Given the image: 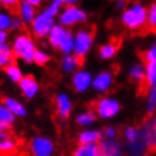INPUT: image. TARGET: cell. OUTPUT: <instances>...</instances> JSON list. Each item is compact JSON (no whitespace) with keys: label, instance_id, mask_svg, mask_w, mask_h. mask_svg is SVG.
I'll use <instances>...</instances> for the list:
<instances>
[{"label":"cell","instance_id":"cell-4","mask_svg":"<svg viewBox=\"0 0 156 156\" xmlns=\"http://www.w3.org/2000/svg\"><path fill=\"white\" fill-rule=\"evenodd\" d=\"M23 142L13 139L9 130L0 131V155H15L20 150Z\"/></svg>","mask_w":156,"mask_h":156},{"label":"cell","instance_id":"cell-7","mask_svg":"<svg viewBox=\"0 0 156 156\" xmlns=\"http://www.w3.org/2000/svg\"><path fill=\"white\" fill-rule=\"evenodd\" d=\"M52 28H53L52 17L48 16V15H45V13L40 15V16L33 21V32L36 33L37 37L46 36V34L50 32V29Z\"/></svg>","mask_w":156,"mask_h":156},{"label":"cell","instance_id":"cell-32","mask_svg":"<svg viewBox=\"0 0 156 156\" xmlns=\"http://www.w3.org/2000/svg\"><path fill=\"white\" fill-rule=\"evenodd\" d=\"M139 54H140V58L144 61V64H148L150 61L156 60V44H155V46L151 50L144 52V53H139Z\"/></svg>","mask_w":156,"mask_h":156},{"label":"cell","instance_id":"cell-38","mask_svg":"<svg viewBox=\"0 0 156 156\" xmlns=\"http://www.w3.org/2000/svg\"><path fill=\"white\" fill-rule=\"evenodd\" d=\"M5 38H7V33L4 32V30H0V45L4 44Z\"/></svg>","mask_w":156,"mask_h":156},{"label":"cell","instance_id":"cell-23","mask_svg":"<svg viewBox=\"0 0 156 156\" xmlns=\"http://www.w3.org/2000/svg\"><path fill=\"white\" fill-rule=\"evenodd\" d=\"M103 136V134L101 132H97V131H86V132H82L80 135V143L83 144V143H97L98 140Z\"/></svg>","mask_w":156,"mask_h":156},{"label":"cell","instance_id":"cell-19","mask_svg":"<svg viewBox=\"0 0 156 156\" xmlns=\"http://www.w3.org/2000/svg\"><path fill=\"white\" fill-rule=\"evenodd\" d=\"M70 108H72V105H70L68 97H66L65 94L58 97L57 98V110H58L60 116H62V118H68Z\"/></svg>","mask_w":156,"mask_h":156},{"label":"cell","instance_id":"cell-3","mask_svg":"<svg viewBox=\"0 0 156 156\" xmlns=\"http://www.w3.org/2000/svg\"><path fill=\"white\" fill-rule=\"evenodd\" d=\"M34 45L28 36H19L15 41V56L24 58L27 62H32L34 58Z\"/></svg>","mask_w":156,"mask_h":156},{"label":"cell","instance_id":"cell-30","mask_svg":"<svg viewBox=\"0 0 156 156\" xmlns=\"http://www.w3.org/2000/svg\"><path fill=\"white\" fill-rule=\"evenodd\" d=\"M5 72L11 77V80H13L15 82H19V81L21 80V73H20V70H19V68L16 66V64L8 65V68L5 69Z\"/></svg>","mask_w":156,"mask_h":156},{"label":"cell","instance_id":"cell-6","mask_svg":"<svg viewBox=\"0 0 156 156\" xmlns=\"http://www.w3.org/2000/svg\"><path fill=\"white\" fill-rule=\"evenodd\" d=\"M94 38V30H82L77 34L76 42H74V53L77 56H85L91 45Z\"/></svg>","mask_w":156,"mask_h":156},{"label":"cell","instance_id":"cell-8","mask_svg":"<svg viewBox=\"0 0 156 156\" xmlns=\"http://www.w3.org/2000/svg\"><path fill=\"white\" fill-rule=\"evenodd\" d=\"M30 150L34 155L38 156H48L53 152V144L50 143L48 139L42 138H36L33 139V142L30 143Z\"/></svg>","mask_w":156,"mask_h":156},{"label":"cell","instance_id":"cell-9","mask_svg":"<svg viewBox=\"0 0 156 156\" xmlns=\"http://www.w3.org/2000/svg\"><path fill=\"white\" fill-rule=\"evenodd\" d=\"M85 19H86L85 12L77 9L76 7H68L61 16V23L62 24H66V25H72L77 21H83Z\"/></svg>","mask_w":156,"mask_h":156},{"label":"cell","instance_id":"cell-36","mask_svg":"<svg viewBox=\"0 0 156 156\" xmlns=\"http://www.w3.org/2000/svg\"><path fill=\"white\" fill-rule=\"evenodd\" d=\"M139 136V132L134 130V128H127V131H126V138L128 142H131V140H135L136 138Z\"/></svg>","mask_w":156,"mask_h":156},{"label":"cell","instance_id":"cell-41","mask_svg":"<svg viewBox=\"0 0 156 156\" xmlns=\"http://www.w3.org/2000/svg\"><path fill=\"white\" fill-rule=\"evenodd\" d=\"M62 3H65V4H74V3H77V0H62Z\"/></svg>","mask_w":156,"mask_h":156},{"label":"cell","instance_id":"cell-11","mask_svg":"<svg viewBox=\"0 0 156 156\" xmlns=\"http://www.w3.org/2000/svg\"><path fill=\"white\" fill-rule=\"evenodd\" d=\"M122 148L115 140H105L99 143V155H120Z\"/></svg>","mask_w":156,"mask_h":156},{"label":"cell","instance_id":"cell-5","mask_svg":"<svg viewBox=\"0 0 156 156\" xmlns=\"http://www.w3.org/2000/svg\"><path fill=\"white\" fill-rule=\"evenodd\" d=\"M90 106L98 112L102 118H111L119 111V103L112 99H101L90 103Z\"/></svg>","mask_w":156,"mask_h":156},{"label":"cell","instance_id":"cell-12","mask_svg":"<svg viewBox=\"0 0 156 156\" xmlns=\"http://www.w3.org/2000/svg\"><path fill=\"white\" fill-rule=\"evenodd\" d=\"M90 74L89 73H85V72H80L74 76V80H73V83H74V87H76L77 91H83L86 90L87 86L90 85Z\"/></svg>","mask_w":156,"mask_h":156},{"label":"cell","instance_id":"cell-22","mask_svg":"<svg viewBox=\"0 0 156 156\" xmlns=\"http://www.w3.org/2000/svg\"><path fill=\"white\" fill-rule=\"evenodd\" d=\"M128 151L131 152V154H143L144 151H146V143H144V140L140 138V135L136 138L135 140H131V142H128Z\"/></svg>","mask_w":156,"mask_h":156},{"label":"cell","instance_id":"cell-18","mask_svg":"<svg viewBox=\"0 0 156 156\" xmlns=\"http://www.w3.org/2000/svg\"><path fill=\"white\" fill-rule=\"evenodd\" d=\"M11 64H15V56L7 45H0V66L4 68Z\"/></svg>","mask_w":156,"mask_h":156},{"label":"cell","instance_id":"cell-20","mask_svg":"<svg viewBox=\"0 0 156 156\" xmlns=\"http://www.w3.org/2000/svg\"><path fill=\"white\" fill-rule=\"evenodd\" d=\"M66 34V30L61 27H53L52 28V32H50V42L54 48H60L62 40H64Z\"/></svg>","mask_w":156,"mask_h":156},{"label":"cell","instance_id":"cell-25","mask_svg":"<svg viewBox=\"0 0 156 156\" xmlns=\"http://www.w3.org/2000/svg\"><path fill=\"white\" fill-rule=\"evenodd\" d=\"M21 16L23 19L27 21V23H30L33 20V16H34V9L30 3L28 2H24L21 4Z\"/></svg>","mask_w":156,"mask_h":156},{"label":"cell","instance_id":"cell-14","mask_svg":"<svg viewBox=\"0 0 156 156\" xmlns=\"http://www.w3.org/2000/svg\"><path fill=\"white\" fill-rule=\"evenodd\" d=\"M119 46H120V40H119V38H115V37L111 38L110 44H107V45H105V46L101 48V50H99L101 57H102V58H110V57H112L116 53V50H118Z\"/></svg>","mask_w":156,"mask_h":156},{"label":"cell","instance_id":"cell-31","mask_svg":"<svg viewBox=\"0 0 156 156\" xmlns=\"http://www.w3.org/2000/svg\"><path fill=\"white\" fill-rule=\"evenodd\" d=\"M95 120V115L93 114L91 111H87V112H85V114L82 115H80L77 118V122L80 123V124H83V126H86V124H90L93 123Z\"/></svg>","mask_w":156,"mask_h":156},{"label":"cell","instance_id":"cell-15","mask_svg":"<svg viewBox=\"0 0 156 156\" xmlns=\"http://www.w3.org/2000/svg\"><path fill=\"white\" fill-rule=\"evenodd\" d=\"M74 155L80 156V155H87V156H95L99 155V144L94 143H83L81 144V147H78V150L74 152Z\"/></svg>","mask_w":156,"mask_h":156},{"label":"cell","instance_id":"cell-13","mask_svg":"<svg viewBox=\"0 0 156 156\" xmlns=\"http://www.w3.org/2000/svg\"><path fill=\"white\" fill-rule=\"evenodd\" d=\"M13 123V115L12 111L8 110V108H4L0 106V131L4 130H9L11 126Z\"/></svg>","mask_w":156,"mask_h":156},{"label":"cell","instance_id":"cell-21","mask_svg":"<svg viewBox=\"0 0 156 156\" xmlns=\"http://www.w3.org/2000/svg\"><path fill=\"white\" fill-rule=\"evenodd\" d=\"M2 102L4 103V106L8 108V110H11L12 112H15L16 115H25V108L23 107V105H20L19 102H16V101L11 99V98H2Z\"/></svg>","mask_w":156,"mask_h":156},{"label":"cell","instance_id":"cell-26","mask_svg":"<svg viewBox=\"0 0 156 156\" xmlns=\"http://www.w3.org/2000/svg\"><path fill=\"white\" fill-rule=\"evenodd\" d=\"M147 81H148V83L151 85H154V82L156 81V60L154 61H150L147 64Z\"/></svg>","mask_w":156,"mask_h":156},{"label":"cell","instance_id":"cell-10","mask_svg":"<svg viewBox=\"0 0 156 156\" xmlns=\"http://www.w3.org/2000/svg\"><path fill=\"white\" fill-rule=\"evenodd\" d=\"M20 86H21V90L24 93V95L28 97V98H32L38 90V85L32 76H27L24 78H21Z\"/></svg>","mask_w":156,"mask_h":156},{"label":"cell","instance_id":"cell-27","mask_svg":"<svg viewBox=\"0 0 156 156\" xmlns=\"http://www.w3.org/2000/svg\"><path fill=\"white\" fill-rule=\"evenodd\" d=\"M4 4V7L12 15H19L21 12V7L19 5V0H0Z\"/></svg>","mask_w":156,"mask_h":156},{"label":"cell","instance_id":"cell-1","mask_svg":"<svg viewBox=\"0 0 156 156\" xmlns=\"http://www.w3.org/2000/svg\"><path fill=\"white\" fill-rule=\"evenodd\" d=\"M147 11L142 5L136 4L132 8L127 9L123 15V23L127 28L140 33H148V27H147Z\"/></svg>","mask_w":156,"mask_h":156},{"label":"cell","instance_id":"cell-17","mask_svg":"<svg viewBox=\"0 0 156 156\" xmlns=\"http://www.w3.org/2000/svg\"><path fill=\"white\" fill-rule=\"evenodd\" d=\"M83 65V56H66L64 58V69L66 72H70V70L76 69V68H80V66Z\"/></svg>","mask_w":156,"mask_h":156},{"label":"cell","instance_id":"cell-35","mask_svg":"<svg viewBox=\"0 0 156 156\" xmlns=\"http://www.w3.org/2000/svg\"><path fill=\"white\" fill-rule=\"evenodd\" d=\"M61 3H62V0H56V2H54L53 4H52V7L46 9L44 13L48 15V16H50V17H53L54 15L58 12V8H60V4H61Z\"/></svg>","mask_w":156,"mask_h":156},{"label":"cell","instance_id":"cell-2","mask_svg":"<svg viewBox=\"0 0 156 156\" xmlns=\"http://www.w3.org/2000/svg\"><path fill=\"white\" fill-rule=\"evenodd\" d=\"M139 135L146 143L147 150L150 152H156V115L144 122Z\"/></svg>","mask_w":156,"mask_h":156},{"label":"cell","instance_id":"cell-39","mask_svg":"<svg viewBox=\"0 0 156 156\" xmlns=\"http://www.w3.org/2000/svg\"><path fill=\"white\" fill-rule=\"evenodd\" d=\"M106 135L108 136V138H114V136H115V130H114V128H107Z\"/></svg>","mask_w":156,"mask_h":156},{"label":"cell","instance_id":"cell-16","mask_svg":"<svg viewBox=\"0 0 156 156\" xmlns=\"http://www.w3.org/2000/svg\"><path fill=\"white\" fill-rule=\"evenodd\" d=\"M112 82V76L110 73H102L94 80V87L99 91L107 90Z\"/></svg>","mask_w":156,"mask_h":156},{"label":"cell","instance_id":"cell-37","mask_svg":"<svg viewBox=\"0 0 156 156\" xmlns=\"http://www.w3.org/2000/svg\"><path fill=\"white\" fill-rule=\"evenodd\" d=\"M11 27H12V28H20V27H21V21L19 20V19H13V20H12V25H11Z\"/></svg>","mask_w":156,"mask_h":156},{"label":"cell","instance_id":"cell-33","mask_svg":"<svg viewBox=\"0 0 156 156\" xmlns=\"http://www.w3.org/2000/svg\"><path fill=\"white\" fill-rule=\"evenodd\" d=\"M33 61H36L38 65H45L46 62L49 61V56H48V54H45L44 52L36 50V52H34V58H33Z\"/></svg>","mask_w":156,"mask_h":156},{"label":"cell","instance_id":"cell-24","mask_svg":"<svg viewBox=\"0 0 156 156\" xmlns=\"http://www.w3.org/2000/svg\"><path fill=\"white\" fill-rule=\"evenodd\" d=\"M147 27L150 32L156 33V4H152L150 7L147 15Z\"/></svg>","mask_w":156,"mask_h":156},{"label":"cell","instance_id":"cell-40","mask_svg":"<svg viewBox=\"0 0 156 156\" xmlns=\"http://www.w3.org/2000/svg\"><path fill=\"white\" fill-rule=\"evenodd\" d=\"M25 2L30 3V4H32V5H38V4H40V2H41V0H25Z\"/></svg>","mask_w":156,"mask_h":156},{"label":"cell","instance_id":"cell-34","mask_svg":"<svg viewBox=\"0 0 156 156\" xmlns=\"http://www.w3.org/2000/svg\"><path fill=\"white\" fill-rule=\"evenodd\" d=\"M12 25V20L4 13H0V30H5Z\"/></svg>","mask_w":156,"mask_h":156},{"label":"cell","instance_id":"cell-28","mask_svg":"<svg viewBox=\"0 0 156 156\" xmlns=\"http://www.w3.org/2000/svg\"><path fill=\"white\" fill-rule=\"evenodd\" d=\"M148 114H152L156 110V81L154 82V85L151 86V91H150V98H148Z\"/></svg>","mask_w":156,"mask_h":156},{"label":"cell","instance_id":"cell-29","mask_svg":"<svg viewBox=\"0 0 156 156\" xmlns=\"http://www.w3.org/2000/svg\"><path fill=\"white\" fill-rule=\"evenodd\" d=\"M60 48L62 49V52L65 53H69L70 50H72V48H74V44H73V36L70 32H66L64 40H62Z\"/></svg>","mask_w":156,"mask_h":156},{"label":"cell","instance_id":"cell-42","mask_svg":"<svg viewBox=\"0 0 156 156\" xmlns=\"http://www.w3.org/2000/svg\"><path fill=\"white\" fill-rule=\"evenodd\" d=\"M0 5H2V2H0Z\"/></svg>","mask_w":156,"mask_h":156}]
</instances>
